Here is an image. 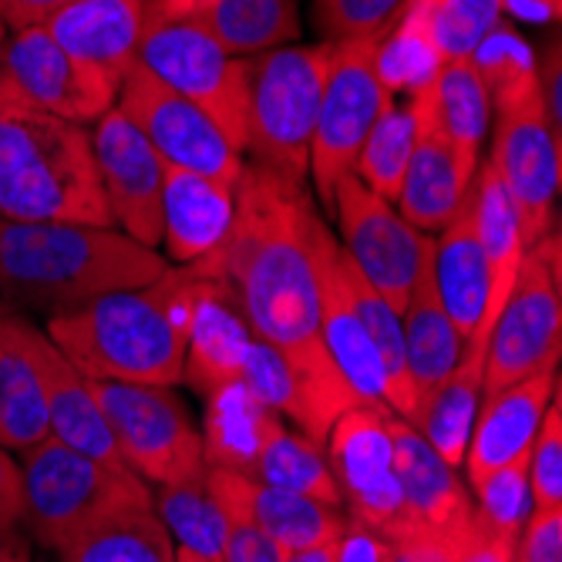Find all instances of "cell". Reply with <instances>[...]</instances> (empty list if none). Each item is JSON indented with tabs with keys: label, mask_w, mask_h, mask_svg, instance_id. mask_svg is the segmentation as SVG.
Returning a JSON list of instances; mask_svg holds the SVG:
<instances>
[{
	"label": "cell",
	"mask_w": 562,
	"mask_h": 562,
	"mask_svg": "<svg viewBox=\"0 0 562 562\" xmlns=\"http://www.w3.org/2000/svg\"><path fill=\"white\" fill-rule=\"evenodd\" d=\"M148 75L186 94L226 132L243 151L246 145V68L202 24L195 0H145L138 55Z\"/></svg>",
	"instance_id": "cell-7"
},
{
	"label": "cell",
	"mask_w": 562,
	"mask_h": 562,
	"mask_svg": "<svg viewBox=\"0 0 562 562\" xmlns=\"http://www.w3.org/2000/svg\"><path fill=\"white\" fill-rule=\"evenodd\" d=\"M465 536H445V532H401L387 539V562H462Z\"/></svg>",
	"instance_id": "cell-44"
},
{
	"label": "cell",
	"mask_w": 562,
	"mask_h": 562,
	"mask_svg": "<svg viewBox=\"0 0 562 562\" xmlns=\"http://www.w3.org/2000/svg\"><path fill=\"white\" fill-rule=\"evenodd\" d=\"M381 37V34H378ZM378 37H357L334 44V61L317 109L311 138V176L317 195L334 210V192L344 176L353 172L364 138L378 122L381 109L394 98L374 68Z\"/></svg>",
	"instance_id": "cell-11"
},
{
	"label": "cell",
	"mask_w": 562,
	"mask_h": 562,
	"mask_svg": "<svg viewBox=\"0 0 562 562\" xmlns=\"http://www.w3.org/2000/svg\"><path fill=\"white\" fill-rule=\"evenodd\" d=\"M492 145L488 166L513 199L526 246L552 229L559 195V132L549 122L536 68L495 85L492 91Z\"/></svg>",
	"instance_id": "cell-8"
},
{
	"label": "cell",
	"mask_w": 562,
	"mask_h": 562,
	"mask_svg": "<svg viewBox=\"0 0 562 562\" xmlns=\"http://www.w3.org/2000/svg\"><path fill=\"white\" fill-rule=\"evenodd\" d=\"M236 216V186L166 166L162 186V257L189 267L220 252Z\"/></svg>",
	"instance_id": "cell-23"
},
{
	"label": "cell",
	"mask_w": 562,
	"mask_h": 562,
	"mask_svg": "<svg viewBox=\"0 0 562 562\" xmlns=\"http://www.w3.org/2000/svg\"><path fill=\"white\" fill-rule=\"evenodd\" d=\"M189 267H195L202 280L189 324L182 384H189L199 397H210L243 381L246 361L260 337L252 334L243 314V303L223 273H216L206 263H189Z\"/></svg>",
	"instance_id": "cell-18"
},
{
	"label": "cell",
	"mask_w": 562,
	"mask_h": 562,
	"mask_svg": "<svg viewBox=\"0 0 562 562\" xmlns=\"http://www.w3.org/2000/svg\"><path fill=\"white\" fill-rule=\"evenodd\" d=\"M475 492V513L472 519L498 536H508L519 542V532L532 513V495H529V454L519 458V462L505 465L498 472H492L482 485L472 488Z\"/></svg>",
	"instance_id": "cell-40"
},
{
	"label": "cell",
	"mask_w": 562,
	"mask_h": 562,
	"mask_svg": "<svg viewBox=\"0 0 562 562\" xmlns=\"http://www.w3.org/2000/svg\"><path fill=\"white\" fill-rule=\"evenodd\" d=\"M145 0H75L44 27L75 58L122 85L138 55Z\"/></svg>",
	"instance_id": "cell-25"
},
{
	"label": "cell",
	"mask_w": 562,
	"mask_h": 562,
	"mask_svg": "<svg viewBox=\"0 0 562 562\" xmlns=\"http://www.w3.org/2000/svg\"><path fill=\"white\" fill-rule=\"evenodd\" d=\"M334 61V44H286L243 58L246 145L252 166L303 182L311 176V138Z\"/></svg>",
	"instance_id": "cell-6"
},
{
	"label": "cell",
	"mask_w": 562,
	"mask_h": 562,
	"mask_svg": "<svg viewBox=\"0 0 562 562\" xmlns=\"http://www.w3.org/2000/svg\"><path fill=\"white\" fill-rule=\"evenodd\" d=\"M91 394L122 462L148 488L189 482L206 472L202 431L176 387L91 381Z\"/></svg>",
	"instance_id": "cell-9"
},
{
	"label": "cell",
	"mask_w": 562,
	"mask_h": 562,
	"mask_svg": "<svg viewBox=\"0 0 562 562\" xmlns=\"http://www.w3.org/2000/svg\"><path fill=\"white\" fill-rule=\"evenodd\" d=\"M472 216H475V233L485 252V267H488V300H485V321L482 334L472 344H488V330L505 306L508 293H513L522 260H526V239L522 226L516 216L513 199H508L505 186L498 182L495 169L488 159L479 162L475 179H472Z\"/></svg>",
	"instance_id": "cell-27"
},
{
	"label": "cell",
	"mask_w": 562,
	"mask_h": 562,
	"mask_svg": "<svg viewBox=\"0 0 562 562\" xmlns=\"http://www.w3.org/2000/svg\"><path fill=\"white\" fill-rule=\"evenodd\" d=\"M202 401H206V415L199 431L206 465L246 475L267 441L283 428V418L243 384H229Z\"/></svg>",
	"instance_id": "cell-30"
},
{
	"label": "cell",
	"mask_w": 562,
	"mask_h": 562,
	"mask_svg": "<svg viewBox=\"0 0 562 562\" xmlns=\"http://www.w3.org/2000/svg\"><path fill=\"white\" fill-rule=\"evenodd\" d=\"M195 11L233 58L286 47L303 31L296 0H195Z\"/></svg>",
	"instance_id": "cell-32"
},
{
	"label": "cell",
	"mask_w": 562,
	"mask_h": 562,
	"mask_svg": "<svg viewBox=\"0 0 562 562\" xmlns=\"http://www.w3.org/2000/svg\"><path fill=\"white\" fill-rule=\"evenodd\" d=\"M513 562H516V559H513Z\"/></svg>",
	"instance_id": "cell-56"
},
{
	"label": "cell",
	"mask_w": 562,
	"mask_h": 562,
	"mask_svg": "<svg viewBox=\"0 0 562 562\" xmlns=\"http://www.w3.org/2000/svg\"><path fill=\"white\" fill-rule=\"evenodd\" d=\"M50 435L47 407L27 357L0 334V448L27 451Z\"/></svg>",
	"instance_id": "cell-37"
},
{
	"label": "cell",
	"mask_w": 562,
	"mask_h": 562,
	"mask_svg": "<svg viewBox=\"0 0 562 562\" xmlns=\"http://www.w3.org/2000/svg\"><path fill=\"white\" fill-rule=\"evenodd\" d=\"M115 109L159 151L166 166L236 186L243 172V151L226 138L210 112H202L195 101L162 85L142 65H132V71L122 78Z\"/></svg>",
	"instance_id": "cell-12"
},
{
	"label": "cell",
	"mask_w": 562,
	"mask_h": 562,
	"mask_svg": "<svg viewBox=\"0 0 562 562\" xmlns=\"http://www.w3.org/2000/svg\"><path fill=\"white\" fill-rule=\"evenodd\" d=\"M415 135H418V119H415L412 101L397 105L391 98L381 109L378 122L371 125L361 156H357L353 176L361 179L374 195L391 202V206L397 202L401 179H404L407 159H412V148H415Z\"/></svg>",
	"instance_id": "cell-38"
},
{
	"label": "cell",
	"mask_w": 562,
	"mask_h": 562,
	"mask_svg": "<svg viewBox=\"0 0 562 562\" xmlns=\"http://www.w3.org/2000/svg\"><path fill=\"white\" fill-rule=\"evenodd\" d=\"M0 220L112 226L91 151V128L37 112L4 88H0Z\"/></svg>",
	"instance_id": "cell-4"
},
{
	"label": "cell",
	"mask_w": 562,
	"mask_h": 562,
	"mask_svg": "<svg viewBox=\"0 0 562 562\" xmlns=\"http://www.w3.org/2000/svg\"><path fill=\"white\" fill-rule=\"evenodd\" d=\"M21 526L47 552H61L132 505H151V488L132 472H112L47 435L21 451Z\"/></svg>",
	"instance_id": "cell-5"
},
{
	"label": "cell",
	"mask_w": 562,
	"mask_h": 562,
	"mask_svg": "<svg viewBox=\"0 0 562 562\" xmlns=\"http://www.w3.org/2000/svg\"><path fill=\"white\" fill-rule=\"evenodd\" d=\"M4 34H8V27H4V24H0V41H4Z\"/></svg>",
	"instance_id": "cell-55"
},
{
	"label": "cell",
	"mask_w": 562,
	"mask_h": 562,
	"mask_svg": "<svg viewBox=\"0 0 562 562\" xmlns=\"http://www.w3.org/2000/svg\"><path fill=\"white\" fill-rule=\"evenodd\" d=\"M0 526H21V472L4 448H0Z\"/></svg>",
	"instance_id": "cell-49"
},
{
	"label": "cell",
	"mask_w": 562,
	"mask_h": 562,
	"mask_svg": "<svg viewBox=\"0 0 562 562\" xmlns=\"http://www.w3.org/2000/svg\"><path fill=\"white\" fill-rule=\"evenodd\" d=\"M151 508H156V516L162 519L179 549L223 559L226 508L220 505L206 472L189 482L156 485L151 488Z\"/></svg>",
	"instance_id": "cell-34"
},
{
	"label": "cell",
	"mask_w": 562,
	"mask_h": 562,
	"mask_svg": "<svg viewBox=\"0 0 562 562\" xmlns=\"http://www.w3.org/2000/svg\"><path fill=\"white\" fill-rule=\"evenodd\" d=\"M441 61L472 58L502 21V0H418Z\"/></svg>",
	"instance_id": "cell-39"
},
{
	"label": "cell",
	"mask_w": 562,
	"mask_h": 562,
	"mask_svg": "<svg viewBox=\"0 0 562 562\" xmlns=\"http://www.w3.org/2000/svg\"><path fill=\"white\" fill-rule=\"evenodd\" d=\"M195 267H169L159 280L85 303L44 321V334L88 378L179 387L199 293Z\"/></svg>",
	"instance_id": "cell-2"
},
{
	"label": "cell",
	"mask_w": 562,
	"mask_h": 562,
	"mask_svg": "<svg viewBox=\"0 0 562 562\" xmlns=\"http://www.w3.org/2000/svg\"><path fill=\"white\" fill-rule=\"evenodd\" d=\"M340 542V539H337ZM337 542H327V546H314V549H300V552H290L283 555V562H337Z\"/></svg>",
	"instance_id": "cell-52"
},
{
	"label": "cell",
	"mask_w": 562,
	"mask_h": 562,
	"mask_svg": "<svg viewBox=\"0 0 562 562\" xmlns=\"http://www.w3.org/2000/svg\"><path fill=\"white\" fill-rule=\"evenodd\" d=\"M407 98L462 151L465 162L472 166L482 162V145L488 138V122H492V94L472 58L441 61L435 78Z\"/></svg>",
	"instance_id": "cell-28"
},
{
	"label": "cell",
	"mask_w": 562,
	"mask_h": 562,
	"mask_svg": "<svg viewBox=\"0 0 562 562\" xmlns=\"http://www.w3.org/2000/svg\"><path fill=\"white\" fill-rule=\"evenodd\" d=\"M210 479V475H206ZM213 485V482H210ZM216 492V488H213ZM220 505L226 508V542H223V562H283L280 546L246 516V508L233 502L229 495L216 492Z\"/></svg>",
	"instance_id": "cell-43"
},
{
	"label": "cell",
	"mask_w": 562,
	"mask_h": 562,
	"mask_svg": "<svg viewBox=\"0 0 562 562\" xmlns=\"http://www.w3.org/2000/svg\"><path fill=\"white\" fill-rule=\"evenodd\" d=\"M374 68H378L381 85L391 94H401V91L412 94L425 88L441 68V55L435 47V37L428 31V21L418 8V0H407L404 11L378 37Z\"/></svg>",
	"instance_id": "cell-36"
},
{
	"label": "cell",
	"mask_w": 562,
	"mask_h": 562,
	"mask_svg": "<svg viewBox=\"0 0 562 562\" xmlns=\"http://www.w3.org/2000/svg\"><path fill=\"white\" fill-rule=\"evenodd\" d=\"M176 562H223V559L199 555V552H189V549H179V546H176Z\"/></svg>",
	"instance_id": "cell-53"
},
{
	"label": "cell",
	"mask_w": 562,
	"mask_h": 562,
	"mask_svg": "<svg viewBox=\"0 0 562 562\" xmlns=\"http://www.w3.org/2000/svg\"><path fill=\"white\" fill-rule=\"evenodd\" d=\"M562 0H502V14H516L522 21H555Z\"/></svg>",
	"instance_id": "cell-50"
},
{
	"label": "cell",
	"mask_w": 562,
	"mask_h": 562,
	"mask_svg": "<svg viewBox=\"0 0 562 562\" xmlns=\"http://www.w3.org/2000/svg\"><path fill=\"white\" fill-rule=\"evenodd\" d=\"M172 263L112 226L0 220V300L44 321L159 280Z\"/></svg>",
	"instance_id": "cell-3"
},
{
	"label": "cell",
	"mask_w": 562,
	"mask_h": 562,
	"mask_svg": "<svg viewBox=\"0 0 562 562\" xmlns=\"http://www.w3.org/2000/svg\"><path fill=\"white\" fill-rule=\"evenodd\" d=\"M431 280L454 330L465 337V344L479 340L488 300V267L475 233L472 189L458 216L431 236Z\"/></svg>",
	"instance_id": "cell-26"
},
{
	"label": "cell",
	"mask_w": 562,
	"mask_h": 562,
	"mask_svg": "<svg viewBox=\"0 0 562 562\" xmlns=\"http://www.w3.org/2000/svg\"><path fill=\"white\" fill-rule=\"evenodd\" d=\"M482 394H485V344H465L458 368L422 397L418 415L407 422L458 472H462L465 462Z\"/></svg>",
	"instance_id": "cell-29"
},
{
	"label": "cell",
	"mask_w": 562,
	"mask_h": 562,
	"mask_svg": "<svg viewBox=\"0 0 562 562\" xmlns=\"http://www.w3.org/2000/svg\"><path fill=\"white\" fill-rule=\"evenodd\" d=\"M559 394V368L532 374L519 384L482 394L479 415L472 425L469 451H465V479L469 485H482L492 472L519 462L529 454L536 431L549 401Z\"/></svg>",
	"instance_id": "cell-21"
},
{
	"label": "cell",
	"mask_w": 562,
	"mask_h": 562,
	"mask_svg": "<svg viewBox=\"0 0 562 562\" xmlns=\"http://www.w3.org/2000/svg\"><path fill=\"white\" fill-rule=\"evenodd\" d=\"M513 559H516V539L498 536V532H492L472 519L462 562H513Z\"/></svg>",
	"instance_id": "cell-48"
},
{
	"label": "cell",
	"mask_w": 562,
	"mask_h": 562,
	"mask_svg": "<svg viewBox=\"0 0 562 562\" xmlns=\"http://www.w3.org/2000/svg\"><path fill=\"white\" fill-rule=\"evenodd\" d=\"M75 0H0V24L8 31L47 24L55 14L71 8Z\"/></svg>",
	"instance_id": "cell-46"
},
{
	"label": "cell",
	"mask_w": 562,
	"mask_h": 562,
	"mask_svg": "<svg viewBox=\"0 0 562 562\" xmlns=\"http://www.w3.org/2000/svg\"><path fill=\"white\" fill-rule=\"evenodd\" d=\"M337 243L361 270V277L401 314L422 270L431 260V236L418 233L404 216L374 195L353 172L337 182L334 192Z\"/></svg>",
	"instance_id": "cell-14"
},
{
	"label": "cell",
	"mask_w": 562,
	"mask_h": 562,
	"mask_svg": "<svg viewBox=\"0 0 562 562\" xmlns=\"http://www.w3.org/2000/svg\"><path fill=\"white\" fill-rule=\"evenodd\" d=\"M0 314H8V303L4 300H0Z\"/></svg>",
	"instance_id": "cell-54"
},
{
	"label": "cell",
	"mask_w": 562,
	"mask_h": 562,
	"mask_svg": "<svg viewBox=\"0 0 562 562\" xmlns=\"http://www.w3.org/2000/svg\"><path fill=\"white\" fill-rule=\"evenodd\" d=\"M324 448L350 522H361L384 539L401 536L404 508L394 475L391 412L371 404L347 407L327 431Z\"/></svg>",
	"instance_id": "cell-15"
},
{
	"label": "cell",
	"mask_w": 562,
	"mask_h": 562,
	"mask_svg": "<svg viewBox=\"0 0 562 562\" xmlns=\"http://www.w3.org/2000/svg\"><path fill=\"white\" fill-rule=\"evenodd\" d=\"M412 109L418 119V135H415V148H412V159H407L394 206L404 216V223H412L418 233L431 236V233H441L458 216V210L465 206L479 166L462 159V151L431 125V119L415 101H412Z\"/></svg>",
	"instance_id": "cell-22"
},
{
	"label": "cell",
	"mask_w": 562,
	"mask_h": 562,
	"mask_svg": "<svg viewBox=\"0 0 562 562\" xmlns=\"http://www.w3.org/2000/svg\"><path fill=\"white\" fill-rule=\"evenodd\" d=\"M58 562H176V542L151 505H132L58 552Z\"/></svg>",
	"instance_id": "cell-33"
},
{
	"label": "cell",
	"mask_w": 562,
	"mask_h": 562,
	"mask_svg": "<svg viewBox=\"0 0 562 562\" xmlns=\"http://www.w3.org/2000/svg\"><path fill=\"white\" fill-rule=\"evenodd\" d=\"M532 508H562V397L555 394L529 448Z\"/></svg>",
	"instance_id": "cell-42"
},
{
	"label": "cell",
	"mask_w": 562,
	"mask_h": 562,
	"mask_svg": "<svg viewBox=\"0 0 562 562\" xmlns=\"http://www.w3.org/2000/svg\"><path fill=\"white\" fill-rule=\"evenodd\" d=\"M246 479L311 495L327 505H344L330 462H327V448L314 438H306L303 431H290L286 425L267 441V448L260 451L257 462H252Z\"/></svg>",
	"instance_id": "cell-35"
},
{
	"label": "cell",
	"mask_w": 562,
	"mask_h": 562,
	"mask_svg": "<svg viewBox=\"0 0 562 562\" xmlns=\"http://www.w3.org/2000/svg\"><path fill=\"white\" fill-rule=\"evenodd\" d=\"M391 445H394V475L401 488L404 532H445L465 536L472 529L475 502L469 485L445 458L407 425L391 415Z\"/></svg>",
	"instance_id": "cell-20"
},
{
	"label": "cell",
	"mask_w": 562,
	"mask_h": 562,
	"mask_svg": "<svg viewBox=\"0 0 562 562\" xmlns=\"http://www.w3.org/2000/svg\"><path fill=\"white\" fill-rule=\"evenodd\" d=\"M559 236L546 233L526 249L519 280L498 311L485 344V394L559 368L562 293Z\"/></svg>",
	"instance_id": "cell-10"
},
{
	"label": "cell",
	"mask_w": 562,
	"mask_h": 562,
	"mask_svg": "<svg viewBox=\"0 0 562 562\" xmlns=\"http://www.w3.org/2000/svg\"><path fill=\"white\" fill-rule=\"evenodd\" d=\"M516 562H562V508H532L516 542Z\"/></svg>",
	"instance_id": "cell-45"
},
{
	"label": "cell",
	"mask_w": 562,
	"mask_h": 562,
	"mask_svg": "<svg viewBox=\"0 0 562 562\" xmlns=\"http://www.w3.org/2000/svg\"><path fill=\"white\" fill-rule=\"evenodd\" d=\"M404 0H314V24L327 44L378 37L397 18Z\"/></svg>",
	"instance_id": "cell-41"
},
{
	"label": "cell",
	"mask_w": 562,
	"mask_h": 562,
	"mask_svg": "<svg viewBox=\"0 0 562 562\" xmlns=\"http://www.w3.org/2000/svg\"><path fill=\"white\" fill-rule=\"evenodd\" d=\"M314 270H317V293H321V340L330 353L334 368L347 381L357 404L391 412L381 357L361 317L353 314V303L344 283V267H340V243L327 229V223H321L314 239Z\"/></svg>",
	"instance_id": "cell-19"
},
{
	"label": "cell",
	"mask_w": 562,
	"mask_h": 562,
	"mask_svg": "<svg viewBox=\"0 0 562 562\" xmlns=\"http://www.w3.org/2000/svg\"><path fill=\"white\" fill-rule=\"evenodd\" d=\"M0 562H31V539L21 526H0Z\"/></svg>",
	"instance_id": "cell-51"
},
{
	"label": "cell",
	"mask_w": 562,
	"mask_h": 562,
	"mask_svg": "<svg viewBox=\"0 0 562 562\" xmlns=\"http://www.w3.org/2000/svg\"><path fill=\"white\" fill-rule=\"evenodd\" d=\"M337 562H387V539L361 522H350L337 542Z\"/></svg>",
	"instance_id": "cell-47"
},
{
	"label": "cell",
	"mask_w": 562,
	"mask_h": 562,
	"mask_svg": "<svg viewBox=\"0 0 562 562\" xmlns=\"http://www.w3.org/2000/svg\"><path fill=\"white\" fill-rule=\"evenodd\" d=\"M324 216L303 182L243 162L236 216L220 252L199 260L236 290L243 314L293 374V422L314 441H327L334 422L357 404L321 340V293L314 239Z\"/></svg>",
	"instance_id": "cell-1"
},
{
	"label": "cell",
	"mask_w": 562,
	"mask_h": 562,
	"mask_svg": "<svg viewBox=\"0 0 562 562\" xmlns=\"http://www.w3.org/2000/svg\"><path fill=\"white\" fill-rule=\"evenodd\" d=\"M0 334H4L37 374L44 407H47V428L58 441L71 445L75 451L94 458L112 472H128L122 454L115 448V438L105 425V415L91 394V381L68 361V357L55 347L44 334V327L31 324L24 314H0ZM135 475V472H132Z\"/></svg>",
	"instance_id": "cell-16"
},
{
	"label": "cell",
	"mask_w": 562,
	"mask_h": 562,
	"mask_svg": "<svg viewBox=\"0 0 562 562\" xmlns=\"http://www.w3.org/2000/svg\"><path fill=\"white\" fill-rule=\"evenodd\" d=\"M0 88L24 105L65 122L94 125L115 109L119 81L75 58L44 24L8 31L0 41Z\"/></svg>",
	"instance_id": "cell-13"
},
{
	"label": "cell",
	"mask_w": 562,
	"mask_h": 562,
	"mask_svg": "<svg viewBox=\"0 0 562 562\" xmlns=\"http://www.w3.org/2000/svg\"><path fill=\"white\" fill-rule=\"evenodd\" d=\"M206 475L216 492L229 495L233 502H239L246 508V516L280 546L283 555L337 542L350 526V516L344 505H327V502H317L300 492L260 485V482H252L229 469L206 465Z\"/></svg>",
	"instance_id": "cell-24"
},
{
	"label": "cell",
	"mask_w": 562,
	"mask_h": 562,
	"mask_svg": "<svg viewBox=\"0 0 562 562\" xmlns=\"http://www.w3.org/2000/svg\"><path fill=\"white\" fill-rule=\"evenodd\" d=\"M91 151L112 226L148 249H159L166 186L162 156L119 109H109L91 125Z\"/></svg>",
	"instance_id": "cell-17"
},
{
	"label": "cell",
	"mask_w": 562,
	"mask_h": 562,
	"mask_svg": "<svg viewBox=\"0 0 562 562\" xmlns=\"http://www.w3.org/2000/svg\"><path fill=\"white\" fill-rule=\"evenodd\" d=\"M401 334H404V361L407 374L415 381L418 404L422 397L438 387L465 353V337L454 330L451 317L438 300L435 280H431V260L422 270L412 296L401 311Z\"/></svg>",
	"instance_id": "cell-31"
}]
</instances>
